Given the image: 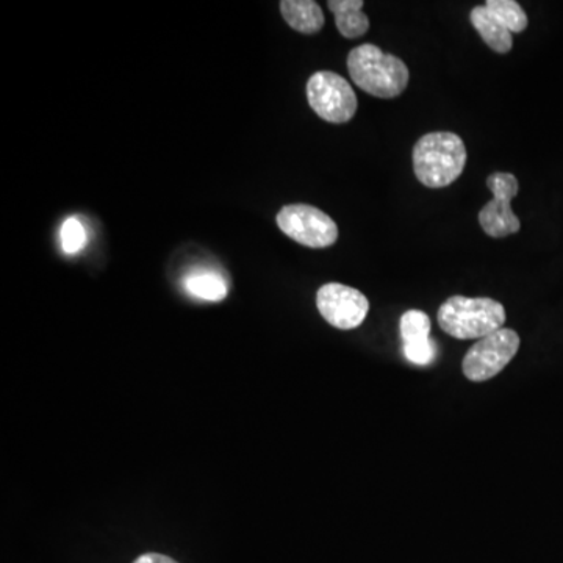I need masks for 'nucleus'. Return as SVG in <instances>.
<instances>
[{"label": "nucleus", "mask_w": 563, "mask_h": 563, "mask_svg": "<svg viewBox=\"0 0 563 563\" xmlns=\"http://www.w3.org/2000/svg\"><path fill=\"white\" fill-rule=\"evenodd\" d=\"M506 309L492 298L453 296L440 307L437 320L443 332L457 340L484 339L503 329Z\"/></svg>", "instance_id": "nucleus-3"}, {"label": "nucleus", "mask_w": 563, "mask_h": 563, "mask_svg": "<svg viewBox=\"0 0 563 563\" xmlns=\"http://www.w3.org/2000/svg\"><path fill=\"white\" fill-rule=\"evenodd\" d=\"M347 70L361 90L379 99L398 98L410 80L406 63L374 44L352 49L347 55Z\"/></svg>", "instance_id": "nucleus-1"}, {"label": "nucleus", "mask_w": 563, "mask_h": 563, "mask_svg": "<svg viewBox=\"0 0 563 563\" xmlns=\"http://www.w3.org/2000/svg\"><path fill=\"white\" fill-rule=\"evenodd\" d=\"M404 354L415 365H429L435 357V343L431 340V320L421 310H409L399 321Z\"/></svg>", "instance_id": "nucleus-9"}, {"label": "nucleus", "mask_w": 563, "mask_h": 563, "mask_svg": "<svg viewBox=\"0 0 563 563\" xmlns=\"http://www.w3.org/2000/svg\"><path fill=\"white\" fill-rule=\"evenodd\" d=\"M487 187L493 192V199L479 211L483 231L492 239H504L520 232L521 221L512 210V199L520 190L517 177L510 173H493L488 176Z\"/></svg>", "instance_id": "nucleus-7"}, {"label": "nucleus", "mask_w": 563, "mask_h": 563, "mask_svg": "<svg viewBox=\"0 0 563 563\" xmlns=\"http://www.w3.org/2000/svg\"><path fill=\"white\" fill-rule=\"evenodd\" d=\"M277 225L296 243L312 250L332 246L339 240V225L324 211L307 203L282 207Z\"/></svg>", "instance_id": "nucleus-6"}, {"label": "nucleus", "mask_w": 563, "mask_h": 563, "mask_svg": "<svg viewBox=\"0 0 563 563\" xmlns=\"http://www.w3.org/2000/svg\"><path fill=\"white\" fill-rule=\"evenodd\" d=\"M520 344V335L514 329H499L470 347L462 362V372L472 383L490 380L512 362Z\"/></svg>", "instance_id": "nucleus-4"}, {"label": "nucleus", "mask_w": 563, "mask_h": 563, "mask_svg": "<svg viewBox=\"0 0 563 563\" xmlns=\"http://www.w3.org/2000/svg\"><path fill=\"white\" fill-rule=\"evenodd\" d=\"M280 13L292 31L314 35L324 27V13L313 0H284Z\"/></svg>", "instance_id": "nucleus-10"}, {"label": "nucleus", "mask_w": 563, "mask_h": 563, "mask_svg": "<svg viewBox=\"0 0 563 563\" xmlns=\"http://www.w3.org/2000/svg\"><path fill=\"white\" fill-rule=\"evenodd\" d=\"M485 7L510 33H521L528 27V14L515 0H488Z\"/></svg>", "instance_id": "nucleus-14"}, {"label": "nucleus", "mask_w": 563, "mask_h": 563, "mask_svg": "<svg viewBox=\"0 0 563 563\" xmlns=\"http://www.w3.org/2000/svg\"><path fill=\"white\" fill-rule=\"evenodd\" d=\"M133 563H179L174 561V559L168 558V555L157 554V553H150L140 555L139 559H136Z\"/></svg>", "instance_id": "nucleus-16"}, {"label": "nucleus", "mask_w": 563, "mask_h": 563, "mask_svg": "<svg viewBox=\"0 0 563 563\" xmlns=\"http://www.w3.org/2000/svg\"><path fill=\"white\" fill-rule=\"evenodd\" d=\"M62 246L66 254H76L85 246V229L76 218L63 222Z\"/></svg>", "instance_id": "nucleus-15"}, {"label": "nucleus", "mask_w": 563, "mask_h": 563, "mask_svg": "<svg viewBox=\"0 0 563 563\" xmlns=\"http://www.w3.org/2000/svg\"><path fill=\"white\" fill-rule=\"evenodd\" d=\"M465 165L466 147L457 133H428L415 144L413 172L424 187H450L462 176Z\"/></svg>", "instance_id": "nucleus-2"}, {"label": "nucleus", "mask_w": 563, "mask_h": 563, "mask_svg": "<svg viewBox=\"0 0 563 563\" xmlns=\"http://www.w3.org/2000/svg\"><path fill=\"white\" fill-rule=\"evenodd\" d=\"M185 288L203 301L218 302L228 296V284L220 274L213 272L191 273L185 279Z\"/></svg>", "instance_id": "nucleus-13"}, {"label": "nucleus", "mask_w": 563, "mask_h": 563, "mask_svg": "<svg viewBox=\"0 0 563 563\" xmlns=\"http://www.w3.org/2000/svg\"><path fill=\"white\" fill-rule=\"evenodd\" d=\"M470 21L492 51L498 52V54H509L512 51V33L493 16L487 7H474L470 14Z\"/></svg>", "instance_id": "nucleus-12"}, {"label": "nucleus", "mask_w": 563, "mask_h": 563, "mask_svg": "<svg viewBox=\"0 0 563 563\" xmlns=\"http://www.w3.org/2000/svg\"><path fill=\"white\" fill-rule=\"evenodd\" d=\"M363 0H329V10L344 38H361L369 31V18L363 13Z\"/></svg>", "instance_id": "nucleus-11"}, {"label": "nucleus", "mask_w": 563, "mask_h": 563, "mask_svg": "<svg viewBox=\"0 0 563 563\" xmlns=\"http://www.w3.org/2000/svg\"><path fill=\"white\" fill-rule=\"evenodd\" d=\"M317 307L329 324L342 331L357 329L369 312V301L362 291L335 282L318 290Z\"/></svg>", "instance_id": "nucleus-8"}, {"label": "nucleus", "mask_w": 563, "mask_h": 563, "mask_svg": "<svg viewBox=\"0 0 563 563\" xmlns=\"http://www.w3.org/2000/svg\"><path fill=\"white\" fill-rule=\"evenodd\" d=\"M307 101L321 120L332 124L350 122L357 113V96L340 74L318 70L307 81Z\"/></svg>", "instance_id": "nucleus-5"}]
</instances>
